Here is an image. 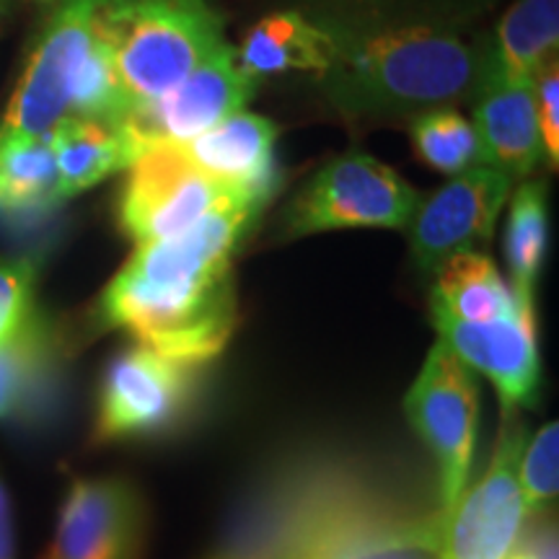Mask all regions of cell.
Returning <instances> with one entry per match:
<instances>
[{"mask_svg": "<svg viewBox=\"0 0 559 559\" xmlns=\"http://www.w3.org/2000/svg\"><path fill=\"white\" fill-rule=\"evenodd\" d=\"M264 207L230 194L185 234L140 243L104 288L99 324L192 366L218 358L239 321L234 254Z\"/></svg>", "mask_w": 559, "mask_h": 559, "instance_id": "cell-1", "label": "cell"}, {"mask_svg": "<svg viewBox=\"0 0 559 559\" xmlns=\"http://www.w3.org/2000/svg\"><path fill=\"white\" fill-rule=\"evenodd\" d=\"M317 75L326 102L347 120H415L425 111L474 102L485 60L479 47L453 32L334 34L332 62Z\"/></svg>", "mask_w": 559, "mask_h": 559, "instance_id": "cell-2", "label": "cell"}, {"mask_svg": "<svg viewBox=\"0 0 559 559\" xmlns=\"http://www.w3.org/2000/svg\"><path fill=\"white\" fill-rule=\"evenodd\" d=\"M94 32L135 109L179 86L226 41L210 0H99Z\"/></svg>", "mask_w": 559, "mask_h": 559, "instance_id": "cell-3", "label": "cell"}, {"mask_svg": "<svg viewBox=\"0 0 559 559\" xmlns=\"http://www.w3.org/2000/svg\"><path fill=\"white\" fill-rule=\"evenodd\" d=\"M417 202L419 192L391 166L353 151L306 181L285 207L283 230L288 239L345 228L407 230Z\"/></svg>", "mask_w": 559, "mask_h": 559, "instance_id": "cell-4", "label": "cell"}, {"mask_svg": "<svg viewBox=\"0 0 559 559\" xmlns=\"http://www.w3.org/2000/svg\"><path fill=\"white\" fill-rule=\"evenodd\" d=\"M404 415L438 466V510L445 515L469 485L479 432V383L443 342H436L404 396Z\"/></svg>", "mask_w": 559, "mask_h": 559, "instance_id": "cell-5", "label": "cell"}, {"mask_svg": "<svg viewBox=\"0 0 559 559\" xmlns=\"http://www.w3.org/2000/svg\"><path fill=\"white\" fill-rule=\"evenodd\" d=\"M506 417L487 469L466 485L440 526L438 559H510L531 519L521 489V453L526 430Z\"/></svg>", "mask_w": 559, "mask_h": 559, "instance_id": "cell-6", "label": "cell"}, {"mask_svg": "<svg viewBox=\"0 0 559 559\" xmlns=\"http://www.w3.org/2000/svg\"><path fill=\"white\" fill-rule=\"evenodd\" d=\"M257 86L260 81L243 73L239 66L236 47L223 41L179 86L132 109L117 128L128 143L130 158L135 160L158 145H181L215 128L247 107Z\"/></svg>", "mask_w": 559, "mask_h": 559, "instance_id": "cell-7", "label": "cell"}, {"mask_svg": "<svg viewBox=\"0 0 559 559\" xmlns=\"http://www.w3.org/2000/svg\"><path fill=\"white\" fill-rule=\"evenodd\" d=\"M96 5L99 0H60L0 120V138H41L66 120L94 41Z\"/></svg>", "mask_w": 559, "mask_h": 559, "instance_id": "cell-8", "label": "cell"}, {"mask_svg": "<svg viewBox=\"0 0 559 559\" xmlns=\"http://www.w3.org/2000/svg\"><path fill=\"white\" fill-rule=\"evenodd\" d=\"M198 368L135 342L104 376L96 438L124 440L174 428L198 396Z\"/></svg>", "mask_w": 559, "mask_h": 559, "instance_id": "cell-9", "label": "cell"}, {"mask_svg": "<svg viewBox=\"0 0 559 559\" xmlns=\"http://www.w3.org/2000/svg\"><path fill=\"white\" fill-rule=\"evenodd\" d=\"M230 194L241 192L226 190L194 169L179 145H158L128 166L117 218L135 247L166 241L192 228Z\"/></svg>", "mask_w": 559, "mask_h": 559, "instance_id": "cell-10", "label": "cell"}, {"mask_svg": "<svg viewBox=\"0 0 559 559\" xmlns=\"http://www.w3.org/2000/svg\"><path fill=\"white\" fill-rule=\"evenodd\" d=\"M513 181L492 166H474L428 198H419L407 226L409 254L417 267L436 275L453 254L474 251L492 239Z\"/></svg>", "mask_w": 559, "mask_h": 559, "instance_id": "cell-11", "label": "cell"}, {"mask_svg": "<svg viewBox=\"0 0 559 559\" xmlns=\"http://www.w3.org/2000/svg\"><path fill=\"white\" fill-rule=\"evenodd\" d=\"M430 319L438 340L461 362L492 381L502 415H515L519 407L539 402L542 360L534 309L495 321H459L443 313H430Z\"/></svg>", "mask_w": 559, "mask_h": 559, "instance_id": "cell-12", "label": "cell"}, {"mask_svg": "<svg viewBox=\"0 0 559 559\" xmlns=\"http://www.w3.org/2000/svg\"><path fill=\"white\" fill-rule=\"evenodd\" d=\"M145 510L128 479H75L47 559H140Z\"/></svg>", "mask_w": 559, "mask_h": 559, "instance_id": "cell-13", "label": "cell"}, {"mask_svg": "<svg viewBox=\"0 0 559 559\" xmlns=\"http://www.w3.org/2000/svg\"><path fill=\"white\" fill-rule=\"evenodd\" d=\"M277 128L267 117L241 109L179 145L185 158L226 190L270 202L280 187Z\"/></svg>", "mask_w": 559, "mask_h": 559, "instance_id": "cell-14", "label": "cell"}, {"mask_svg": "<svg viewBox=\"0 0 559 559\" xmlns=\"http://www.w3.org/2000/svg\"><path fill=\"white\" fill-rule=\"evenodd\" d=\"M474 130L481 145V164L526 179L544 160L534 83L485 81L474 96Z\"/></svg>", "mask_w": 559, "mask_h": 559, "instance_id": "cell-15", "label": "cell"}, {"mask_svg": "<svg viewBox=\"0 0 559 559\" xmlns=\"http://www.w3.org/2000/svg\"><path fill=\"white\" fill-rule=\"evenodd\" d=\"M498 0H304L311 21L334 34L389 29H464Z\"/></svg>", "mask_w": 559, "mask_h": 559, "instance_id": "cell-16", "label": "cell"}, {"mask_svg": "<svg viewBox=\"0 0 559 559\" xmlns=\"http://www.w3.org/2000/svg\"><path fill=\"white\" fill-rule=\"evenodd\" d=\"M559 0H515L487 45H479L485 60L481 83L500 79L534 83L536 70L557 55Z\"/></svg>", "mask_w": 559, "mask_h": 559, "instance_id": "cell-17", "label": "cell"}, {"mask_svg": "<svg viewBox=\"0 0 559 559\" xmlns=\"http://www.w3.org/2000/svg\"><path fill=\"white\" fill-rule=\"evenodd\" d=\"M334 34L304 11H280L257 21L236 50L243 73L254 81L288 70L321 73L332 62Z\"/></svg>", "mask_w": 559, "mask_h": 559, "instance_id": "cell-18", "label": "cell"}, {"mask_svg": "<svg viewBox=\"0 0 559 559\" xmlns=\"http://www.w3.org/2000/svg\"><path fill=\"white\" fill-rule=\"evenodd\" d=\"M521 309L510 285L502 280L498 264L481 251H461L445 260L436 272L430 293V313L459 321H495L515 317Z\"/></svg>", "mask_w": 559, "mask_h": 559, "instance_id": "cell-19", "label": "cell"}, {"mask_svg": "<svg viewBox=\"0 0 559 559\" xmlns=\"http://www.w3.org/2000/svg\"><path fill=\"white\" fill-rule=\"evenodd\" d=\"M55 330L39 309L0 340V419L21 417L45 394L55 368Z\"/></svg>", "mask_w": 559, "mask_h": 559, "instance_id": "cell-20", "label": "cell"}, {"mask_svg": "<svg viewBox=\"0 0 559 559\" xmlns=\"http://www.w3.org/2000/svg\"><path fill=\"white\" fill-rule=\"evenodd\" d=\"M50 143L58 164L60 202L91 190L132 164L128 143L117 124L66 117L50 130Z\"/></svg>", "mask_w": 559, "mask_h": 559, "instance_id": "cell-21", "label": "cell"}, {"mask_svg": "<svg viewBox=\"0 0 559 559\" xmlns=\"http://www.w3.org/2000/svg\"><path fill=\"white\" fill-rule=\"evenodd\" d=\"M440 526L443 515L438 508L417 513L402 502L355 531L324 559H438Z\"/></svg>", "mask_w": 559, "mask_h": 559, "instance_id": "cell-22", "label": "cell"}, {"mask_svg": "<svg viewBox=\"0 0 559 559\" xmlns=\"http://www.w3.org/2000/svg\"><path fill=\"white\" fill-rule=\"evenodd\" d=\"M549 205L544 181H523L510 200L506 228V260L510 290L523 306H534L536 280L547 260Z\"/></svg>", "mask_w": 559, "mask_h": 559, "instance_id": "cell-23", "label": "cell"}, {"mask_svg": "<svg viewBox=\"0 0 559 559\" xmlns=\"http://www.w3.org/2000/svg\"><path fill=\"white\" fill-rule=\"evenodd\" d=\"M58 164L50 132L41 138H0V210L58 205Z\"/></svg>", "mask_w": 559, "mask_h": 559, "instance_id": "cell-24", "label": "cell"}, {"mask_svg": "<svg viewBox=\"0 0 559 559\" xmlns=\"http://www.w3.org/2000/svg\"><path fill=\"white\" fill-rule=\"evenodd\" d=\"M412 145L419 160L440 174H464L481 164V145L474 124L456 109H432L409 120Z\"/></svg>", "mask_w": 559, "mask_h": 559, "instance_id": "cell-25", "label": "cell"}, {"mask_svg": "<svg viewBox=\"0 0 559 559\" xmlns=\"http://www.w3.org/2000/svg\"><path fill=\"white\" fill-rule=\"evenodd\" d=\"M132 109H135V104L124 91L115 58L94 32V41H91V50L83 60L79 79H75L73 96H70L68 117L122 124Z\"/></svg>", "mask_w": 559, "mask_h": 559, "instance_id": "cell-26", "label": "cell"}, {"mask_svg": "<svg viewBox=\"0 0 559 559\" xmlns=\"http://www.w3.org/2000/svg\"><path fill=\"white\" fill-rule=\"evenodd\" d=\"M521 489L531 515H542L559 495V423L544 425L526 438L521 453Z\"/></svg>", "mask_w": 559, "mask_h": 559, "instance_id": "cell-27", "label": "cell"}, {"mask_svg": "<svg viewBox=\"0 0 559 559\" xmlns=\"http://www.w3.org/2000/svg\"><path fill=\"white\" fill-rule=\"evenodd\" d=\"M536 120H539L544 160L557 169L559 166V62L557 55L536 70L534 79Z\"/></svg>", "mask_w": 559, "mask_h": 559, "instance_id": "cell-28", "label": "cell"}, {"mask_svg": "<svg viewBox=\"0 0 559 559\" xmlns=\"http://www.w3.org/2000/svg\"><path fill=\"white\" fill-rule=\"evenodd\" d=\"M34 270L29 262L0 260V340L32 309Z\"/></svg>", "mask_w": 559, "mask_h": 559, "instance_id": "cell-29", "label": "cell"}, {"mask_svg": "<svg viewBox=\"0 0 559 559\" xmlns=\"http://www.w3.org/2000/svg\"><path fill=\"white\" fill-rule=\"evenodd\" d=\"M0 559H16V536H13L11 500L0 479Z\"/></svg>", "mask_w": 559, "mask_h": 559, "instance_id": "cell-30", "label": "cell"}, {"mask_svg": "<svg viewBox=\"0 0 559 559\" xmlns=\"http://www.w3.org/2000/svg\"><path fill=\"white\" fill-rule=\"evenodd\" d=\"M510 559H536V551H528V549H515V555Z\"/></svg>", "mask_w": 559, "mask_h": 559, "instance_id": "cell-31", "label": "cell"}, {"mask_svg": "<svg viewBox=\"0 0 559 559\" xmlns=\"http://www.w3.org/2000/svg\"><path fill=\"white\" fill-rule=\"evenodd\" d=\"M536 559H555V549H551V551H549V547L539 549V551H536Z\"/></svg>", "mask_w": 559, "mask_h": 559, "instance_id": "cell-32", "label": "cell"}, {"mask_svg": "<svg viewBox=\"0 0 559 559\" xmlns=\"http://www.w3.org/2000/svg\"><path fill=\"white\" fill-rule=\"evenodd\" d=\"M0 3H3V0H0Z\"/></svg>", "mask_w": 559, "mask_h": 559, "instance_id": "cell-33", "label": "cell"}]
</instances>
